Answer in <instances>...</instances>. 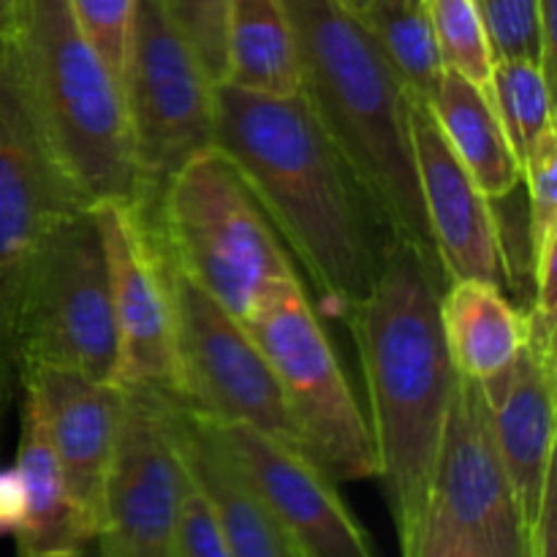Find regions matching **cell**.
<instances>
[{
	"label": "cell",
	"mask_w": 557,
	"mask_h": 557,
	"mask_svg": "<svg viewBox=\"0 0 557 557\" xmlns=\"http://www.w3.org/2000/svg\"><path fill=\"white\" fill-rule=\"evenodd\" d=\"M215 147L321 297L337 313H351L397 237L308 98L218 85Z\"/></svg>",
	"instance_id": "obj_1"
},
{
	"label": "cell",
	"mask_w": 557,
	"mask_h": 557,
	"mask_svg": "<svg viewBox=\"0 0 557 557\" xmlns=\"http://www.w3.org/2000/svg\"><path fill=\"white\" fill-rule=\"evenodd\" d=\"M438 259L395 239L373 286L348 313L370 400L379 479L406 536L428 506L430 476L457 386L441 330Z\"/></svg>",
	"instance_id": "obj_2"
},
{
	"label": "cell",
	"mask_w": 557,
	"mask_h": 557,
	"mask_svg": "<svg viewBox=\"0 0 557 557\" xmlns=\"http://www.w3.org/2000/svg\"><path fill=\"white\" fill-rule=\"evenodd\" d=\"M283 5L297 38L310 109L395 237L435 256L413 172L408 92L373 33L343 0H283Z\"/></svg>",
	"instance_id": "obj_3"
},
{
	"label": "cell",
	"mask_w": 557,
	"mask_h": 557,
	"mask_svg": "<svg viewBox=\"0 0 557 557\" xmlns=\"http://www.w3.org/2000/svg\"><path fill=\"white\" fill-rule=\"evenodd\" d=\"M9 47L38 128L79 199L139 205L123 87L69 3L20 0Z\"/></svg>",
	"instance_id": "obj_4"
},
{
	"label": "cell",
	"mask_w": 557,
	"mask_h": 557,
	"mask_svg": "<svg viewBox=\"0 0 557 557\" xmlns=\"http://www.w3.org/2000/svg\"><path fill=\"white\" fill-rule=\"evenodd\" d=\"M150 218L174 270L243 324L267 286L294 270L245 180L215 145L169 180Z\"/></svg>",
	"instance_id": "obj_5"
},
{
	"label": "cell",
	"mask_w": 557,
	"mask_h": 557,
	"mask_svg": "<svg viewBox=\"0 0 557 557\" xmlns=\"http://www.w3.org/2000/svg\"><path fill=\"white\" fill-rule=\"evenodd\" d=\"M245 326L275 373L305 455L337 484L379 479L370 424L297 272L267 286Z\"/></svg>",
	"instance_id": "obj_6"
},
{
	"label": "cell",
	"mask_w": 557,
	"mask_h": 557,
	"mask_svg": "<svg viewBox=\"0 0 557 557\" xmlns=\"http://www.w3.org/2000/svg\"><path fill=\"white\" fill-rule=\"evenodd\" d=\"M123 98L139 172V207L152 215L169 180L215 145V82L161 0H136Z\"/></svg>",
	"instance_id": "obj_7"
},
{
	"label": "cell",
	"mask_w": 557,
	"mask_h": 557,
	"mask_svg": "<svg viewBox=\"0 0 557 557\" xmlns=\"http://www.w3.org/2000/svg\"><path fill=\"white\" fill-rule=\"evenodd\" d=\"M16 368L20 379L30 368H65L114 384L117 330L90 205L65 212L38 253L22 299Z\"/></svg>",
	"instance_id": "obj_8"
},
{
	"label": "cell",
	"mask_w": 557,
	"mask_h": 557,
	"mask_svg": "<svg viewBox=\"0 0 557 557\" xmlns=\"http://www.w3.org/2000/svg\"><path fill=\"white\" fill-rule=\"evenodd\" d=\"M85 205L36 123L9 38L0 41V397L20 386L16 337L27 281L60 218Z\"/></svg>",
	"instance_id": "obj_9"
},
{
	"label": "cell",
	"mask_w": 557,
	"mask_h": 557,
	"mask_svg": "<svg viewBox=\"0 0 557 557\" xmlns=\"http://www.w3.org/2000/svg\"><path fill=\"white\" fill-rule=\"evenodd\" d=\"M174 267V264H172ZM177 395L190 413L218 424H245L297 446L275 373L248 326L174 270Z\"/></svg>",
	"instance_id": "obj_10"
},
{
	"label": "cell",
	"mask_w": 557,
	"mask_h": 557,
	"mask_svg": "<svg viewBox=\"0 0 557 557\" xmlns=\"http://www.w3.org/2000/svg\"><path fill=\"white\" fill-rule=\"evenodd\" d=\"M117 330V386L177 395L174 267L152 218L134 201L92 207Z\"/></svg>",
	"instance_id": "obj_11"
},
{
	"label": "cell",
	"mask_w": 557,
	"mask_h": 557,
	"mask_svg": "<svg viewBox=\"0 0 557 557\" xmlns=\"http://www.w3.org/2000/svg\"><path fill=\"white\" fill-rule=\"evenodd\" d=\"M117 441L103 487V533L125 557H166L188 487L177 441V400L166 392L120 386Z\"/></svg>",
	"instance_id": "obj_12"
},
{
	"label": "cell",
	"mask_w": 557,
	"mask_h": 557,
	"mask_svg": "<svg viewBox=\"0 0 557 557\" xmlns=\"http://www.w3.org/2000/svg\"><path fill=\"white\" fill-rule=\"evenodd\" d=\"M428 506L484 557H531L479 381L457 379L430 476Z\"/></svg>",
	"instance_id": "obj_13"
},
{
	"label": "cell",
	"mask_w": 557,
	"mask_h": 557,
	"mask_svg": "<svg viewBox=\"0 0 557 557\" xmlns=\"http://www.w3.org/2000/svg\"><path fill=\"white\" fill-rule=\"evenodd\" d=\"M212 428L299 557H375L337 482L302 449L245 424L212 422Z\"/></svg>",
	"instance_id": "obj_14"
},
{
	"label": "cell",
	"mask_w": 557,
	"mask_h": 557,
	"mask_svg": "<svg viewBox=\"0 0 557 557\" xmlns=\"http://www.w3.org/2000/svg\"><path fill=\"white\" fill-rule=\"evenodd\" d=\"M413 172L446 281H504L498 212L455 156L422 98L408 92Z\"/></svg>",
	"instance_id": "obj_15"
},
{
	"label": "cell",
	"mask_w": 557,
	"mask_h": 557,
	"mask_svg": "<svg viewBox=\"0 0 557 557\" xmlns=\"http://www.w3.org/2000/svg\"><path fill=\"white\" fill-rule=\"evenodd\" d=\"M20 389L63 468L87 533L98 539L103 533V487L117 441L123 389L65 368L25 370Z\"/></svg>",
	"instance_id": "obj_16"
},
{
	"label": "cell",
	"mask_w": 557,
	"mask_h": 557,
	"mask_svg": "<svg viewBox=\"0 0 557 557\" xmlns=\"http://www.w3.org/2000/svg\"><path fill=\"white\" fill-rule=\"evenodd\" d=\"M555 348L536 343H528L509 370L482 384L495 449L528 533L555 476Z\"/></svg>",
	"instance_id": "obj_17"
},
{
	"label": "cell",
	"mask_w": 557,
	"mask_h": 557,
	"mask_svg": "<svg viewBox=\"0 0 557 557\" xmlns=\"http://www.w3.org/2000/svg\"><path fill=\"white\" fill-rule=\"evenodd\" d=\"M177 441L185 471L210 504L232 557H299L212 422L190 413L183 403H177Z\"/></svg>",
	"instance_id": "obj_18"
},
{
	"label": "cell",
	"mask_w": 557,
	"mask_h": 557,
	"mask_svg": "<svg viewBox=\"0 0 557 557\" xmlns=\"http://www.w3.org/2000/svg\"><path fill=\"white\" fill-rule=\"evenodd\" d=\"M441 330L457 375L484 384L517 362L528 346V313L500 283L466 277L441 294Z\"/></svg>",
	"instance_id": "obj_19"
},
{
	"label": "cell",
	"mask_w": 557,
	"mask_h": 557,
	"mask_svg": "<svg viewBox=\"0 0 557 557\" xmlns=\"http://www.w3.org/2000/svg\"><path fill=\"white\" fill-rule=\"evenodd\" d=\"M22 487V522L16 528V557H58L85 549L92 542L65 484L63 468L44 435L36 411L22 403V433L16 451Z\"/></svg>",
	"instance_id": "obj_20"
},
{
	"label": "cell",
	"mask_w": 557,
	"mask_h": 557,
	"mask_svg": "<svg viewBox=\"0 0 557 557\" xmlns=\"http://www.w3.org/2000/svg\"><path fill=\"white\" fill-rule=\"evenodd\" d=\"M428 103L441 134L490 201L506 199L522 185V163L511 150L490 92L444 71Z\"/></svg>",
	"instance_id": "obj_21"
},
{
	"label": "cell",
	"mask_w": 557,
	"mask_h": 557,
	"mask_svg": "<svg viewBox=\"0 0 557 557\" xmlns=\"http://www.w3.org/2000/svg\"><path fill=\"white\" fill-rule=\"evenodd\" d=\"M221 85L261 96H299L302 65L283 0H228Z\"/></svg>",
	"instance_id": "obj_22"
},
{
	"label": "cell",
	"mask_w": 557,
	"mask_h": 557,
	"mask_svg": "<svg viewBox=\"0 0 557 557\" xmlns=\"http://www.w3.org/2000/svg\"><path fill=\"white\" fill-rule=\"evenodd\" d=\"M406 92L430 101L438 90L444 63L435 47L428 0H362L357 9Z\"/></svg>",
	"instance_id": "obj_23"
},
{
	"label": "cell",
	"mask_w": 557,
	"mask_h": 557,
	"mask_svg": "<svg viewBox=\"0 0 557 557\" xmlns=\"http://www.w3.org/2000/svg\"><path fill=\"white\" fill-rule=\"evenodd\" d=\"M490 101L504 123L517 158L528 156L547 131L555 128L553 79L536 60L498 58L490 79Z\"/></svg>",
	"instance_id": "obj_24"
},
{
	"label": "cell",
	"mask_w": 557,
	"mask_h": 557,
	"mask_svg": "<svg viewBox=\"0 0 557 557\" xmlns=\"http://www.w3.org/2000/svg\"><path fill=\"white\" fill-rule=\"evenodd\" d=\"M428 11L444 71L490 92L498 58L476 0H428Z\"/></svg>",
	"instance_id": "obj_25"
},
{
	"label": "cell",
	"mask_w": 557,
	"mask_h": 557,
	"mask_svg": "<svg viewBox=\"0 0 557 557\" xmlns=\"http://www.w3.org/2000/svg\"><path fill=\"white\" fill-rule=\"evenodd\" d=\"M557 131H547L522 158V185H525L528 237L531 261L557 245Z\"/></svg>",
	"instance_id": "obj_26"
},
{
	"label": "cell",
	"mask_w": 557,
	"mask_h": 557,
	"mask_svg": "<svg viewBox=\"0 0 557 557\" xmlns=\"http://www.w3.org/2000/svg\"><path fill=\"white\" fill-rule=\"evenodd\" d=\"M169 20L199 54L201 65L221 85L226 74V5L228 0H161Z\"/></svg>",
	"instance_id": "obj_27"
},
{
	"label": "cell",
	"mask_w": 557,
	"mask_h": 557,
	"mask_svg": "<svg viewBox=\"0 0 557 557\" xmlns=\"http://www.w3.org/2000/svg\"><path fill=\"white\" fill-rule=\"evenodd\" d=\"M65 3L109 71L117 76V82H123L136 0H65Z\"/></svg>",
	"instance_id": "obj_28"
},
{
	"label": "cell",
	"mask_w": 557,
	"mask_h": 557,
	"mask_svg": "<svg viewBox=\"0 0 557 557\" xmlns=\"http://www.w3.org/2000/svg\"><path fill=\"white\" fill-rule=\"evenodd\" d=\"M495 58H525L542 65L536 0H476Z\"/></svg>",
	"instance_id": "obj_29"
},
{
	"label": "cell",
	"mask_w": 557,
	"mask_h": 557,
	"mask_svg": "<svg viewBox=\"0 0 557 557\" xmlns=\"http://www.w3.org/2000/svg\"><path fill=\"white\" fill-rule=\"evenodd\" d=\"M166 557H232L210 504L190 476L180 500Z\"/></svg>",
	"instance_id": "obj_30"
},
{
	"label": "cell",
	"mask_w": 557,
	"mask_h": 557,
	"mask_svg": "<svg viewBox=\"0 0 557 557\" xmlns=\"http://www.w3.org/2000/svg\"><path fill=\"white\" fill-rule=\"evenodd\" d=\"M397 542H400L403 557H484L430 506H424L411 531Z\"/></svg>",
	"instance_id": "obj_31"
},
{
	"label": "cell",
	"mask_w": 557,
	"mask_h": 557,
	"mask_svg": "<svg viewBox=\"0 0 557 557\" xmlns=\"http://www.w3.org/2000/svg\"><path fill=\"white\" fill-rule=\"evenodd\" d=\"M22 487L16 471H0V533H11L14 536L16 528L22 522Z\"/></svg>",
	"instance_id": "obj_32"
},
{
	"label": "cell",
	"mask_w": 557,
	"mask_h": 557,
	"mask_svg": "<svg viewBox=\"0 0 557 557\" xmlns=\"http://www.w3.org/2000/svg\"><path fill=\"white\" fill-rule=\"evenodd\" d=\"M539 9V30H542V69L549 79H555V58H557V30L555 14L557 0H536Z\"/></svg>",
	"instance_id": "obj_33"
},
{
	"label": "cell",
	"mask_w": 557,
	"mask_h": 557,
	"mask_svg": "<svg viewBox=\"0 0 557 557\" xmlns=\"http://www.w3.org/2000/svg\"><path fill=\"white\" fill-rule=\"evenodd\" d=\"M16 3H20V0H0V41H5V38L11 36V27H14Z\"/></svg>",
	"instance_id": "obj_34"
},
{
	"label": "cell",
	"mask_w": 557,
	"mask_h": 557,
	"mask_svg": "<svg viewBox=\"0 0 557 557\" xmlns=\"http://www.w3.org/2000/svg\"><path fill=\"white\" fill-rule=\"evenodd\" d=\"M96 544H98V557H125L123 549H120L117 544L109 542L107 536H98Z\"/></svg>",
	"instance_id": "obj_35"
},
{
	"label": "cell",
	"mask_w": 557,
	"mask_h": 557,
	"mask_svg": "<svg viewBox=\"0 0 557 557\" xmlns=\"http://www.w3.org/2000/svg\"><path fill=\"white\" fill-rule=\"evenodd\" d=\"M58 557H98V544H96V539H92V542L87 544L85 549H79V553H71V555H58Z\"/></svg>",
	"instance_id": "obj_36"
},
{
	"label": "cell",
	"mask_w": 557,
	"mask_h": 557,
	"mask_svg": "<svg viewBox=\"0 0 557 557\" xmlns=\"http://www.w3.org/2000/svg\"><path fill=\"white\" fill-rule=\"evenodd\" d=\"M343 3H348L351 9H359V5H362V0H343Z\"/></svg>",
	"instance_id": "obj_37"
},
{
	"label": "cell",
	"mask_w": 557,
	"mask_h": 557,
	"mask_svg": "<svg viewBox=\"0 0 557 557\" xmlns=\"http://www.w3.org/2000/svg\"><path fill=\"white\" fill-rule=\"evenodd\" d=\"M3 411H5V403H3V397H0V419H3Z\"/></svg>",
	"instance_id": "obj_38"
}]
</instances>
